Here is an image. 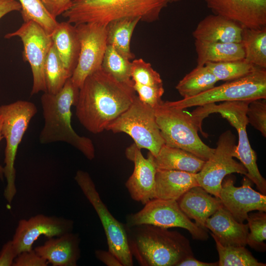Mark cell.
Listing matches in <instances>:
<instances>
[{
    "label": "cell",
    "instance_id": "1",
    "mask_svg": "<svg viewBox=\"0 0 266 266\" xmlns=\"http://www.w3.org/2000/svg\"><path fill=\"white\" fill-rule=\"evenodd\" d=\"M133 84L117 80L101 68L90 74L79 88L75 105L80 123L92 133L103 132L134 101Z\"/></svg>",
    "mask_w": 266,
    "mask_h": 266
},
{
    "label": "cell",
    "instance_id": "2",
    "mask_svg": "<svg viewBox=\"0 0 266 266\" xmlns=\"http://www.w3.org/2000/svg\"><path fill=\"white\" fill-rule=\"evenodd\" d=\"M125 225L131 254L141 266H177L194 256L190 241L177 231L150 225Z\"/></svg>",
    "mask_w": 266,
    "mask_h": 266
},
{
    "label": "cell",
    "instance_id": "3",
    "mask_svg": "<svg viewBox=\"0 0 266 266\" xmlns=\"http://www.w3.org/2000/svg\"><path fill=\"white\" fill-rule=\"evenodd\" d=\"M79 88L69 78L57 93H43L41 97L44 126L39 135L42 144L62 141L80 151L88 159L95 156L94 144L91 139L78 135L71 124V107L76 104Z\"/></svg>",
    "mask_w": 266,
    "mask_h": 266
},
{
    "label": "cell",
    "instance_id": "4",
    "mask_svg": "<svg viewBox=\"0 0 266 266\" xmlns=\"http://www.w3.org/2000/svg\"><path fill=\"white\" fill-rule=\"evenodd\" d=\"M170 0H72L62 15L74 25L95 23L106 25L114 20L138 17L154 22Z\"/></svg>",
    "mask_w": 266,
    "mask_h": 266
},
{
    "label": "cell",
    "instance_id": "5",
    "mask_svg": "<svg viewBox=\"0 0 266 266\" xmlns=\"http://www.w3.org/2000/svg\"><path fill=\"white\" fill-rule=\"evenodd\" d=\"M251 100L224 101L217 105L211 103L199 106L191 114L196 124L201 127L203 119L209 114L220 113L237 131L238 142L235 146L233 157L236 158L247 171L246 176L254 183L260 193L266 194V180L260 173L257 164V156L250 146L246 132L248 124L246 111Z\"/></svg>",
    "mask_w": 266,
    "mask_h": 266
},
{
    "label": "cell",
    "instance_id": "6",
    "mask_svg": "<svg viewBox=\"0 0 266 266\" xmlns=\"http://www.w3.org/2000/svg\"><path fill=\"white\" fill-rule=\"evenodd\" d=\"M155 109L156 120L167 146L187 151L202 160L207 161L213 154L212 148L200 138L197 125L191 114L183 109L172 107L163 101Z\"/></svg>",
    "mask_w": 266,
    "mask_h": 266
},
{
    "label": "cell",
    "instance_id": "7",
    "mask_svg": "<svg viewBox=\"0 0 266 266\" xmlns=\"http://www.w3.org/2000/svg\"><path fill=\"white\" fill-rule=\"evenodd\" d=\"M36 112L35 105L26 100H17L0 105V115L2 118L1 134L6 141L3 169L7 184L4 196L9 203L12 201L16 193L14 165L18 148L31 119Z\"/></svg>",
    "mask_w": 266,
    "mask_h": 266
},
{
    "label": "cell",
    "instance_id": "8",
    "mask_svg": "<svg viewBox=\"0 0 266 266\" xmlns=\"http://www.w3.org/2000/svg\"><path fill=\"white\" fill-rule=\"evenodd\" d=\"M105 130L128 134L137 146L147 149L154 157L165 144L156 122L155 109L141 101L137 95L131 105Z\"/></svg>",
    "mask_w": 266,
    "mask_h": 266
},
{
    "label": "cell",
    "instance_id": "9",
    "mask_svg": "<svg viewBox=\"0 0 266 266\" xmlns=\"http://www.w3.org/2000/svg\"><path fill=\"white\" fill-rule=\"evenodd\" d=\"M261 99H266V69L257 67L246 76L226 81L195 96L177 101L164 102L169 106L184 109L219 101Z\"/></svg>",
    "mask_w": 266,
    "mask_h": 266
},
{
    "label": "cell",
    "instance_id": "10",
    "mask_svg": "<svg viewBox=\"0 0 266 266\" xmlns=\"http://www.w3.org/2000/svg\"><path fill=\"white\" fill-rule=\"evenodd\" d=\"M74 179L100 220L106 237L108 250L115 255L123 266H133L126 225L116 220L108 210L88 172L79 170Z\"/></svg>",
    "mask_w": 266,
    "mask_h": 266
},
{
    "label": "cell",
    "instance_id": "11",
    "mask_svg": "<svg viewBox=\"0 0 266 266\" xmlns=\"http://www.w3.org/2000/svg\"><path fill=\"white\" fill-rule=\"evenodd\" d=\"M126 220V225L129 227L150 225L165 229L178 227L187 230L194 239L205 241L208 238L206 231L191 220L177 200L153 199L140 211L128 215Z\"/></svg>",
    "mask_w": 266,
    "mask_h": 266
},
{
    "label": "cell",
    "instance_id": "12",
    "mask_svg": "<svg viewBox=\"0 0 266 266\" xmlns=\"http://www.w3.org/2000/svg\"><path fill=\"white\" fill-rule=\"evenodd\" d=\"M235 146V135L230 130L223 133L213 154L196 173L199 186L215 197L219 198L222 183L227 175L237 173L246 176L247 173L244 166L233 159Z\"/></svg>",
    "mask_w": 266,
    "mask_h": 266
},
{
    "label": "cell",
    "instance_id": "13",
    "mask_svg": "<svg viewBox=\"0 0 266 266\" xmlns=\"http://www.w3.org/2000/svg\"><path fill=\"white\" fill-rule=\"evenodd\" d=\"M19 37L23 44V56L30 65L33 75L31 95L40 92H46L44 75V65L49 51L53 44L51 35L33 21L24 22L13 33L4 37Z\"/></svg>",
    "mask_w": 266,
    "mask_h": 266
},
{
    "label": "cell",
    "instance_id": "14",
    "mask_svg": "<svg viewBox=\"0 0 266 266\" xmlns=\"http://www.w3.org/2000/svg\"><path fill=\"white\" fill-rule=\"evenodd\" d=\"M75 26L80 50L70 78L73 84L80 88L88 76L101 68L107 46L106 25L89 23Z\"/></svg>",
    "mask_w": 266,
    "mask_h": 266
},
{
    "label": "cell",
    "instance_id": "15",
    "mask_svg": "<svg viewBox=\"0 0 266 266\" xmlns=\"http://www.w3.org/2000/svg\"><path fill=\"white\" fill-rule=\"evenodd\" d=\"M73 222L61 217L38 214L20 220L12 241L18 255L32 250L34 241L41 235L48 238L71 232Z\"/></svg>",
    "mask_w": 266,
    "mask_h": 266
},
{
    "label": "cell",
    "instance_id": "16",
    "mask_svg": "<svg viewBox=\"0 0 266 266\" xmlns=\"http://www.w3.org/2000/svg\"><path fill=\"white\" fill-rule=\"evenodd\" d=\"M251 185L247 177L240 187H235L231 177H227L222 183L219 198L222 205L239 222L246 220L250 211H266V195L255 191Z\"/></svg>",
    "mask_w": 266,
    "mask_h": 266
},
{
    "label": "cell",
    "instance_id": "17",
    "mask_svg": "<svg viewBox=\"0 0 266 266\" xmlns=\"http://www.w3.org/2000/svg\"><path fill=\"white\" fill-rule=\"evenodd\" d=\"M125 155L134 164L133 171L126 182V187L132 199L145 204L154 198L157 168L153 156L149 152L145 158L134 143L126 148Z\"/></svg>",
    "mask_w": 266,
    "mask_h": 266
},
{
    "label": "cell",
    "instance_id": "18",
    "mask_svg": "<svg viewBox=\"0 0 266 266\" xmlns=\"http://www.w3.org/2000/svg\"><path fill=\"white\" fill-rule=\"evenodd\" d=\"M214 14L232 20L241 27H266V0H204Z\"/></svg>",
    "mask_w": 266,
    "mask_h": 266
},
{
    "label": "cell",
    "instance_id": "19",
    "mask_svg": "<svg viewBox=\"0 0 266 266\" xmlns=\"http://www.w3.org/2000/svg\"><path fill=\"white\" fill-rule=\"evenodd\" d=\"M205 227L224 246L247 245V224L238 222L223 206L206 220Z\"/></svg>",
    "mask_w": 266,
    "mask_h": 266
},
{
    "label": "cell",
    "instance_id": "20",
    "mask_svg": "<svg viewBox=\"0 0 266 266\" xmlns=\"http://www.w3.org/2000/svg\"><path fill=\"white\" fill-rule=\"evenodd\" d=\"M79 242L78 235L69 232L49 238L34 250L53 266H75L80 256Z\"/></svg>",
    "mask_w": 266,
    "mask_h": 266
},
{
    "label": "cell",
    "instance_id": "21",
    "mask_svg": "<svg viewBox=\"0 0 266 266\" xmlns=\"http://www.w3.org/2000/svg\"><path fill=\"white\" fill-rule=\"evenodd\" d=\"M243 27L238 23L216 14L202 19L192 33L196 40L240 43Z\"/></svg>",
    "mask_w": 266,
    "mask_h": 266
},
{
    "label": "cell",
    "instance_id": "22",
    "mask_svg": "<svg viewBox=\"0 0 266 266\" xmlns=\"http://www.w3.org/2000/svg\"><path fill=\"white\" fill-rule=\"evenodd\" d=\"M177 201L183 212L206 231V220L223 206L219 198L212 196L200 186L191 188Z\"/></svg>",
    "mask_w": 266,
    "mask_h": 266
},
{
    "label": "cell",
    "instance_id": "23",
    "mask_svg": "<svg viewBox=\"0 0 266 266\" xmlns=\"http://www.w3.org/2000/svg\"><path fill=\"white\" fill-rule=\"evenodd\" d=\"M198 186L196 173L157 169L154 199L178 201L189 190Z\"/></svg>",
    "mask_w": 266,
    "mask_h": 266
},
{
    "label": "cell",
    "instance_id": "24",
    "mask_svg": "<svg viewBox=\"0 0 266 266\" xmlns=\"http://www.w3.org/2000/svg\"><path fill=\"white\" fill-rule=\"evenodd\" d=\"M51 37L65 68L71 77L78 63L80 50L75 26L67 21L58 22Z\"/></svg>",
    "mask_w": 266,
    "mask_h": 266
},
{
    "label": "cell",
    "instance_id": "25",
    "mask_svg": "<svg viewBox=\"0 0 266 266\" xmlns=\"http://www.w3.org/2000/svg\"><path fill=\"white\" fill-rule=\"evenodd\" d=\"M157 169L176 170L197 173L205 161L184 150L164 144L158 155L153 156Z\"/></svg>",
    "mask_w": 266,
    "mask_h": 266
},
{
    "label": "cell",
    "instance_id": "26",
    "mask_svg": "<svg viewBox=\"0 0 266 266\" xmlns=\"http://www.w3.org/2000/svg\"><path fill=\"white\" fill-rule=\"evenodd\" d=\"M197 66L207 63H219L244 59L242 45L240 43L207 42L195 40Z\"/></svg>",
    "mask_w": 266,
    "mask_h": 266
},
{
    "label": "cell",
    "instance_id": "27",
    "mask_svg": "<svg viewBox=\"0 0 266 266\" xmlns=\"http://www.w3.org/2000/svg\"><path fill=\"white\" fill-rule=\"evenodd\" d=\"M140 21L138 17H126L114 20L106 25L107 45L113 46L130 60L134 58L130 48L132 36Z\"/></svg>",
    "mask_w": 266,
    "mask_h": 266
},
{
    "label": "cell",
    "instance_id": "28",
    "mask_svg": "<svg viewBox=\"0 0 266 266\" xmlns=\"http://www.w3.org/2000/svg\"><path fill=\"white\" fill-rule=\"evenodd\" d=\"M241 43L244 59L259 67L266 69V27L242 28Z\"/></svg>",
    "mask_w": 266,
    "mask_h": 266
},
{
    "label": "cell",
    "instance_id": "29",
    "mask_svg": "<svg viewBox=\"0 0 266 266\" xmlns=\"http://www.w3.org/2000/svg\"><path fill=\"white\" fill-rule=\"evenodd\" d=\"M218 81L205 65L197 66L179 81L176 89L183 98H188L211 89Z\"/></svg>",
    "mask_w": 266,
    "mask_h": 266
},
{
    "label": "cell",
    "instance_id": "30",
    "mask_svg": "<svg viewBox=\"0 0 266 266\" xmlns=\"http://www.w3.org/2000/svg\"><path fill=\"white\" fill-rule=\"evenodd\" d=\"M44 75L46 92L55 94L63 87L71 77L65 68L52 44L44 65Z\"/></svg>",
    "mask_w": 266,
    "mask_h": 266
},
{
    "label": "cell",
    "instance_id": "31",
    "mask_svg": "<svg viewBox=\"0 0 266 266\" xmlns=\"http://www.w3.org/2000/svg\"><path fill=\"white\" fill-rule=\"evenodd\" d=\"M219 254V266H266L259 262L245 246H224L210 233Z\"/></svg>",
    "mask_w": 266,
    "mask_h": 266
},
{
    "label": "cell",
    "instance_id": "32",
    "mask_svg": "<svg viewBox=\"0 0 266 266\" xmlns=\"http://www.w3.org/2000/svg\"><path fill=\"white\" fill-rule=\"evenodd\" d=\"M24 22L33 21L51 35L58 22L47 11L41 0H18Z\"/></svg>",
    "mask_w": 266,
    "mask_h": 266
},
{
    "label": "cell",
    "instance_id": "33",
    "mask_svg": "<svg viewBox=\"0 0 266 266\" xmlns=\"http://www.w3.org/2000/svg\"><path fill=\"white\" fill-rule=\"evenodd\" d=\"M132 62L120 54L113 46L107 45L102 60L101 68L117 80L133 82L131 76Z\"/></svg>",
    "mask_w": 266,
    "mask_h": 266
},
{
    "label": "cell",
    "instance_id": "34",
    "mask_svg": "<svg viewBox=\"0 0 266 266\" xmlns=\"http://www.w3.org/2000/svg\"><path fill=\"white\" fill-rule=\"evenodd\" d=\"M205 66L218 81H225L246 76L257 67L244 59L219 63H207Z\"/></svg>",
    "mask_w": 266,
    "mask_h": 266
},
{
    "label": "cell",
    "instance_id": "35",
    "mask_svg": "<svg viewBox=\"0 0 266 266\" xmlns=\"http://www.w3.org/2000/svg\"><path fill=\"white\" fill-rule=\"evenodd\" d=\"M250 230L246 243L250 247L259 252L266 251V213L263 211L248 214L246 219Z\"/></svg>",
    "mask_w": 266,
    "mask_h": 266
},
{
    "label": "cell",
    "instance_id": "36",
    "mask_svg": "<svg viewBox=\"0 0 266 266\" xmlns=\"http://www.w3.org/2000/svg\"><path fill=\"white\" fill-rule=\"evenodd\" d=\"M131 76L134 83L150 86H161L163 81L160 74L151 65L142 59L132 62Z\"/></svg>",
    "mask_w": 266,
    "mask_h": 266
},
{
    "label": "cell",
    "instance_id": "37",
    "mask_svg": "<svg viewBox=\"0 0 266 266\" xmlns=\"http://www.w3.org/2000/svg\"><path fill=\"white\" fill-rule=\"evenodd\" d=\"M246 116L248 123L266 137V100L265 99L251 100L248 105Z\"/></svg>",
    "mask_w": 266,
    "mask_h": 266
},
{
    "label": "cell",
    "instance_id": "38",
    "mask_svg": "<svg viewBox=\"0 0 266 266\" xmlns=\"http://www.w3.org/2000/svg\"><path fill=\"white\" fill-rule=\"evenodd\" d=\"M133 88L139 99L154 108L163 101L162 100L164 93L163 86H150L133 82Z\"/></svg>",
    "mask_w": 266,
    "mask_h": 266
},
{
    "label": "cell",
    "instance_id": "39",
    "mask_svg": "<svg viewBox=\"0 0 266 266\" xmlns=\"http://www.w3.org/2000/svg\"><path fill=\"white\" fill-rule=\"evenodd\" d=\"M48 264L46 260L32 249L20 253L15 258L13 266H47Z\"/></svg>",
    "mask_w": 266,
    "mask_h": 266
},
{
    "label": "cell",
    "instance_id": "40",
    "mask_svg": "<svg viewBox=\"0 0 266 266\" xmlns=\"http://www.w3.org/2000/svg\"><path fill=\"white\" fill-rule=\"evenodd\" d=\"M18 256L12 240H9L2 246L0 251V266H12Z\"/></svg>",
    "mask_w": 266,
    "mask_h": 266
},
{
    "label": "cell",
    "instance_id": "41",
    "mask_svg": "<svg viewBox=\"0 0 266 266\" xmlns=\"http://www.w3.org/2000/svg\"><path fill=\"white\" fill-rule=\"evenodd\" d=\"M95 255L98 260L107 266H123L115 255L109 250H97Z\"/></svg>",
    "mask_w": 266,
    "mask_h": 266
},
{
    "label": "cell",
    "instance_id": "42",
    "mask_svg": "<svg viewBox=\"0 0 266 266\" xmlns=\"http://www.w3.org/2000/svg\"><path fill=\"white\" fill-rule=\"evenodd\" d=\"M21 9V4L16 0H0V19L8 13Z\"/></svg>",
    "mask_w": 266,
    "mask_h": 266
},
{
    "label": "cell",
    "instance_id": "43",
    "mask_svg": "<svg viewBox=\"0 0 266 266\" xmlns=\"http://www.w3.org/2000/svg\"><path fill=\"white\" fill-rule=\"evenodd\" d=\"M177 266H218V263L203 262L196 259L193 256L184 259Z\"/></svg>",
    "mask_w": 266,
    "mask_h": 266
},
{
    "label": "cell",
    "instance_id": "44",
    "mask_svg": "<svg viewBox=\"0 0 266 266\" xmlns=\"http://www.w3.org/2000/svg\"><path fill=\"white\" fill-rule=\"evenodd\" d=\"M72 0H46L48 5L53 9L63 12L67 10L71 3Z\"/></svg>",
    "mask_w": 266,
    "mask_h": 266
},
{
    "label": "cell",
    "instance_id": "45",
    "mask_svg": "<svg viewBox=\"0 0 266 266\" xmlns=\"http://www.w3.org/2000/svg\"><path fill=\"white\" fill-rule=\"evenodd\" d=\"M2 118L0 115V142L1 140V139L3 138L2 134H1V126H2ZM4 175V169L3 167H2L0 164V178L3 180V177Z\"/></svg>",
    "mask_w": 266,
    "mask_h": 266
},
{
    "label": "cell",
    "instance_id": "46",
    "mask_svg": "<svg viewBox=\"0 0 266 266\" xmlns=\"http://www.w3.org/2000/svg\"><path fill=\"white\" fill-rule=\"evenodd\" d=\"M170 0V2H178L182 0Z\"/></svg>",
    "mask_w": 266,
    "mask_h": 266
}]
</instances>
